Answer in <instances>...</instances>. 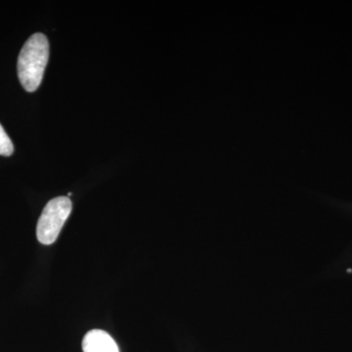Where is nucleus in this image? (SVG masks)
I'll return each mask as SVG.
<instances>
[{
  "label": "nucleus",
  "mask_w": 352,
  "mask_h": 352,
  "mask_svg": "<svg viewBox=\"0 0 352 352\" xmlns=\"http://www.w3.org/2000/svg\"><path fill=\"white\" fill-rule=\"evenodd\" d=\"M347 272L351 273L352 272L351 268H349V270H347Z\"/></svg>",
  "instance_id": "nucleus-5"
},
{
  "label": "nucleus",
  "mask_w": 352,
  "mask_h": 352,
  "mask_svg": "<svg viewBox=\"0 0 352 352\" xmlns=\"http://www.w3.org/2000/svg\"><path fill=\"white\" fill-rule=\"evenodd\" d=\"M50 58V43L43 34H32L21 50L18 58V76L28 92H34L43 82Z\"/></svg>",
  "instance_id": "nucleus-1"
},
{
  "label": "nucleus",
  "mask_w": 352,
  "mask_h": 352,
  "mask_svg": "<svg viewBox=\"0 0 352 352\" xmlns=\"http://www.w3.org/2000/svg\"><path fill=\"white\" fill-rule=\"evenodd\" d=\"M83 352H120L115 340L103 330L89 331L82 340Z\"/></svg>",
  "instance_id": "nucleus-3"
},
{
  "label": "nucleus",
  "mask_w": 352,
  "mask_h": 352,
  "mask_svg": "<svg viewBox=\"0 0 352 352\" xmlns=\"http://www.w3.org/2000/svg\"><path fill=\"white\" fill-rule=\"evenodd\" d=\"M14 145L6 129L0 124V155L9 157L13 154Z\"/></svg>",
  "instance_id": "nucleus-4"
},
{
  "label": "nucleus",
  "mask_w": 352,
  "mask_h": 352,
  "mask_svg": "<svg viewBox=\"0 0 352 352\" xmlns=\"http://www.w3.org/2000/svg\"><path fill=\"white\" fill-rule=\"evenodd\" d=\"M72 201L68 197H57L46 204L36 226V237L43 245L55 243L72 212Z\"/></svg>",
  "instance_id": "nucleus-2"
}]
</instances>
